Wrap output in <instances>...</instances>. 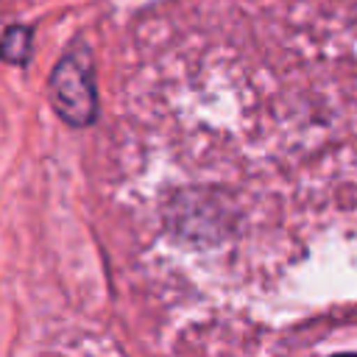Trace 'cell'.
<instances>
[{
    "label": "cell",
    "instance_id": "obj_1",
    "mask_svg": "<svg viewBox=\"0 0 357 357\" xmlns=\"http://www.w3.org/2000/svg\"><path fill=\"white\" fill-rule=\"evenodd\" d=\"M50 98L59 114L73 126H84L92 120L95 89H92V75L81 59L67 56L64 61H59L50 81Z\"/></svg>",
    "mask_w": 357,
    "mask_h": 357
},
{
    "label": "cell",
    "instance_id": "obj_2",
    "mask_svg": "<svg viewBox=\"0 0 357 357\" xmlns=\"http://www.w3.org/2000/svg\"><path fill=\"white\" fill-rule=\"evenodd\" d=\"M28 50H31V31L28 28H8L6 31V39H3V53L8 61L14 64H22L28 59Z\"/></svg>",
    "mask_w": 357,
    "mask_h": 357
}]
</instances>
